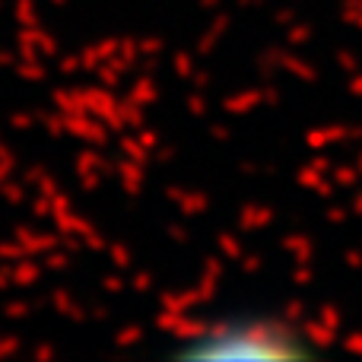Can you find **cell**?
<instances>
[{
	"mask_svg": "<svg viewBox=\"0 0 362 362\" xmlns=\"http://www.w3.org/2000/svg\"><path fill=\"white\" fill-rule=\"evenodd\" d=\"M312 353V337L280 315H226L200 325L178 344L185 359H302Z\"/></svg>",
	"mask_w": 362,
	"mask_h": 362,
	"instance_id": "6da1fadb",
	"label": "cell"
}]
</instances>
